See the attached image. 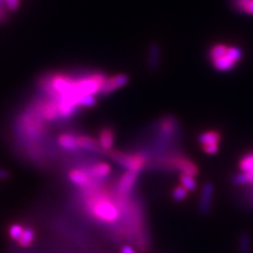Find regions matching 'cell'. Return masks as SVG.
Returning <instances> with one entry per match:
<instances>
[{
  "mask_svg": "<svg viewBox=\"0 0 253 253\" xmlns=\"http://www.w3.org/2000/svg\"><path fill=\"white\" fill-rule=\"evenodd\" d=\"M84 209L89 214L100 223L113 225L122 217V212L118 206L116 195L112 196L100 186L84 189Z\"/></svg>",
  "mask_w": 253,
  "mask_h": 253,
  "instance_id": "6da1fadb",
  "label": "cell"
},
{
  "mask_svg": "<svg viewBox=\"0 0 253 253\" xmlns=\"http://www.w3.org/2000/svg\"><path fill=\"white\" fill-rule=\"evenodd\" d=\"M243 50L240 46L225 43L213 44L209 50V59L212 67L219 72H228L233 70L243 58Z\"/></svg>",
  "mask_w": 253,
  "mask_h": 253,
  "instance_id": "7a4b0ae2",
  "label": "cell"
},
{
  "mask_svg": "<svg viewBox=\"0 0 253 253\" xmlns=\"http://www.w3.org/2000/svg\"><path fill=\"white\" fill-rule=\"evenodd\" d=\"M44 121L38 114L35 107L27 110L21 115L18 122V131L22 136L30 140H38L42 138L45 133L46 128Z\"/></svg>",
  "mask_w": 253,
  "mask_h": 253,
  "instance_id": "3957f363",
  "label": "cell"
},
{
  "mask_svg": "<svg viewBox=\"0 0 253 253\" xmlns=\"http://www.w3.org/2000/svg\"><path fill=\"white\" fill-rule=\"evenodd\" d=\"M109 156L112 161L121 166L126 171L140 173L149 163V155L146 152H124L111 150Z\"/></svg>",
  "mask_w": 253,
  "mask_h": 253,
  "instance_id": "277c9868",
  "label": "cell"
},
{
  "mask_svg": "<svg viewBox=\"0 0 253 253\" xmlns=\"http://www.w3.org/2000/svg\"><path fill=\"white\" fill-rule=\"evenodd\" d=\"M38 114L44 122L54 123L60 120L59 109L56 100L51 97L39 100L34 105Z\"/></svg>",
  "mask_w": 253,
  "mask_h": 253,
  "instance_id": "5b68a950",
  "label": "cell"
},
{
  "mask_svg": "<svg viewBox=\"0 0 253 253\" xmlns=\"http://www.w3.org/2000/svg\"><path fill=\"white\" fill-rule=\"evenodd\" d=\"M68 179L72 185L83 190L100 186V181L92 178L84 168H74L68 173Z\"/></svg>",
  "mask_w": 253,
  "mask_h": 253,
  "instance_id": "8992f818",
  "label": "cell"
},
{
  "mask_svg": "<svg viewBox=\"0 0 253 253\" xmlns=\"http://www.w3.org/2000/svg\"><path fill=\"white\" fill-rule=\"evenodd\" d=\"M137 178H138V173L126 171L117 180L116 193L118 195L129 197V195H131L134 191V187L136 185Z\"/></svg>",
  "mask_w": 253,
  "mask_h": 253,
  "instance_id": "52a82bcc",
  "label": "cell"
},
{
  "mask_svg": "<svg viewBox=\"0 0 253 253\" xmlns=\"http://www.w3.org/2000/svg\"><path fill=\"white\" fill-rule=\"evenodd\" d=\"M129 83V76L126 74H115L112 76H107L106 81L101 86L99 92L100 95H108L123 88Z\"/></svg>",
  "mask_w": 253,
  "mask_h": 253,
  "instance_id": "ba28073f",
  "label": "cell"
},
{
  "mask_svg": "<svg viewBox=\"0 0 253 253\" xmlns=\"http://www.w3.org/2000/svg\"><path fill=\"white\" fill-rule=\"evenodd\" d=\"M213 196H214V186L211 183H206L203 186L199 203V210L203 215H207L210 212Z\"/></svg>",
  "mask_w": 253,
  "mask_h": 253,
  "instance_id": "9c48e42d",
  "label": "cell"
},
{
  "mask_svg": "<svg viewBox=\"0 0 253 253\" xmlns=\"http://www.w3.org/2000/svg\"><path fill=\"white\" fill-rule=\"evenodd\" d=\"M84 169L92 178L98 181L108 177L111 173V166L106 162H96L89 165L88 167H84Z\"/></svg>",
  "mask_w": 253,
  "mask_h": 253,
  "instance_id": "30bf717a",
  "label": "cell"
},
{
  "mask_svg": "<svg viewBox=\"0 0 253 253\" xmlns=\"http://www.w3.org/2000/svg\"><path fill=\"white\" fill-rule=\"evenodd\" d=\"M116 133L111 128V126H104L98 132V138L97 141L104 152H109L113 150V146L115 142Z\"/></svg>",
  "mask_w": 253,
  "mask_h": 253,
  "instance_id": "8fae6325",
  "label": "cell"
},
{
  "mask_svg": "<svg viewBox=\"0 0 253 253\" xmlns=\"http://www.w3.org/2000/svg\"><path fill=\"white\" fill-rule=\"evenodd\" d=\"M57 145L66 152H76L79 151L77 147V134L72 132L60 133L57 136Z\"/></svg>",
  "mask_w": 253,
  "mask_h": 253,
  "instance_id": "7c38bea8",
  "label": "cell"
},
{
  "mask_svg": "<svg viewBox=\"0 0 253 253\" xmlns=\"http://www.w3.org/2000/svg\"><path fill=\"white\" fill-rule=\"evenodd\" d=\"M77 147L79 151H86L92 153H99L104 152L101 150L97 139H95L89 135H77Z\"/></svg>",
  "mask_w": 253,
  "mask_h": 253,
  "instance_id": "4fadbf2b",
  "label": "cell"
},
{
  "mask_svg": "<svg viewBox=\"0 0 253 253\" xmlns=\"http://www.w3.org/2000/svg\"><path fill=\"white\" fill-rule=\"evenodd\" d=\"M161 63V47L157 43H152L149 47L148 53V68L154 71Z\"/></svg>",
  "mask_w": 253,
  "mask_h": 253,
  "instance_id": "5bb4252c",
  "label": "cell"
},
{
  "mask_svg": "<svg viewBox=\"0 0 253 253\" xmlns=\"http://www.w3.org/2000/svg\"><path fill=\"white\" fill-rule=\"evenodd\" d=\"M221 138L220 133L215 131V130H209L201 133L199 137H197V140H199L200 144L202 146L205 145H210V144H219Z\"/></svg>",
  "mask_w": 253,
  "mask_h": 253,
  "instance_id": "9a60e30c",
  "label": "cell"
},
{
  "mask_svg": "<svg viewBox=\"0 0 253 253\" xmlns=\"http://www.w3.org/2000/svg\"><path fill=\"white\" fill-rule=\"evenodd\" d=\"M232 184L237 187L253 186V171L240 172L232 177Z\"/></svg>",
  "mask_w": 253,
  "mask_h": 253,
  "instance_id": "2e32d148",
  "label": "cell"
},
{
  "mask_svg": "<svg viewBox=\"0 0 253 253\" xmlns=\"http://www.w3.org/2000/svg\"><path fill=\"white\" fill-rule=\"evenodd\" d=\"M35 240V231L33 228L31 227H27L23 229V232L20 236V239L18 240V244L20 245L21 247L27 248L29 246H31L32 243L34 242Z\"/></svg>",
  "mask_w": 253,
  "mask_h": 253,
  "instance_id": "e0dca14e",
  "label": "cell"
},
{
  "mask_svg": "<svg viewBox=\"0 0 253 253\" xmlns=\"http://www.w3.org/2000/svg\"><path fill=\"white\" fill-rule=\"evenodd\" d=\"M239 168L241 172L253 171V151L245 153L239 162Z\"/></svg>",
  "mask_w": 253,
  "mask_h": 253,
  "instance_id": "ac0fdd59",
  "label": "cell"
},
{
  "mask_svg": "<svg viewBox=\"0 0 253 253\" xmlns=\"http://www.w3.org/2000/svg\"><path fill=\"white\" fill-rule=\"evenodd\" d=\"M179 181L180 185L183 186L187 191H194L196 189V181L194 176L189 175V174H184V173H179Z\"/></svg>",
  "mask_w": 253,
  "mask_h": 253,
  "instance_id": "d6986e66",
  "label": "cell"
},
{
  "mask_svg": "<svg viewBox=\"0 0 253 253\" xmlns=\"http://www.w3.org/2000/svg\"><path fill=\"white\" fill-rule=\"evenodd\" d=\"M239 251L240 253H251V239L250 235L246 232H243L239 237Z\"/></svg>",
  "mask_w": 253,
  "mask_h": 253,
  "instance_id": "ffe728a7",
  "label": "cell"
},
{
  "mask_svg": "<svg viewBox=\"0 0 253 253\" xmlns=\"http://www.w3.org/2000/svg\"><path fill=\"white\" fill-rule=\"evenodd\" d=\"M97 104L95 95H83L78 99V106L81 108H92Z\"/></svg>",
  "mask_w": 253,
  "mask_h": 253,
  "instance_id": "44dd1931",
  "label": "cell"
},
{
  "mask_svg": "<svg viewBox=\"0 0 253 253\" xmlns=\"http://www.w3.org/2000/svg\"><path fill=\"white\" fill-rule=\"evenodd\" d=\"M188 192L189 191H187V190L183 186L178 185V186H176L175 188L172 190V194H171L172 195V199L175 201V202H177V203L184 202L187 199Z\"/></svg>",
  "mask_w": 253,
  "mask_h": 253,
  "instance_id": "7402d4cb",
  "label": "cell"
},
{
  "mask_svg": "<svg viewBox=\"0 0 253 253\" xmlns=\"http://www.w3.org/2000/svg\"><path fill=\"white\" fill-rule=\"evenodd\" d=\"M23 229H25V227H23L20 224H18V223L12 224L9 227V230H7V232H9V235L11 237V240H13L15 242H18V240L20 239V236L23 232Z\"/></svg>",
  "mask_w": 253,
  "mask_h": 253,
  "instance_id": "603a6c76",
  "label": "cell"
},
{
  "mask_svg": "<svg viewBox=\"0 0 253 253\" xmlns=\"http://www.w3.org/2000/svg\"><path fill=\"white\" fill-rule=\"evenodd\" d=\"M202 149L203 151L206 153V154H209V155H212V154H215L218 149H219V144H210V145H205V146H202Z\"/></svg>",
  "mask_w": 253,
  "mask_h": 253,
  "instance_id": "cb8c5ba5",
  "label": "cell"
},
{
  "mask_svg": "<svg viewBox=\"0 0 253 253\" xmlns=\"http://www.w3.org/2000/svg\"><path fill=\"white\" fill-rule=\"evenodd\" d=\"M244 194H246V197L250 202H253V186L247 187L246 192H244Z\"/></svg>",
  "mask_w": 253,
  "mask_h": 253,
  "instance_id": "d4e9b609",
  "label": "cell"
},
{
  "mask_svg": "<svg viewBox=\"0 0 253 253\" xmlns=\"http://www.w3.org/2000/svg\"><path fill=\"white\" fill-rule=\"evenodd\" d=\"M121 253H135V250H134L133 247L130 246V245H125V246L122 248Z\"/></svg>",
  "mask_w": 253,
  "mask_h": 253,
  "instance_id": "484cf974",
  "label": "cell"
},
{
  "mask_svg": "<svg viewBox=\"0 0 253 253\" xmlns=\"http://www.w3.org/2000/svg\"><path fill=\"white\" fill-rule=\"evenodd\" d=\"M10 176L9 171H6L4 169H0V180H4L7 179Z\"/></svg>",
  "mask_w": 253,
  "mask_h": 253,
  "instance_id": "4316f807",
  "label": "cell"
}]
</instances>
